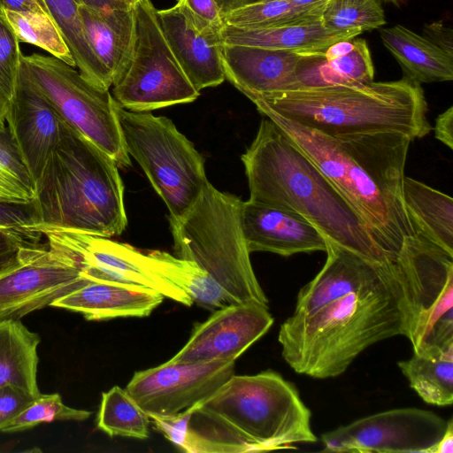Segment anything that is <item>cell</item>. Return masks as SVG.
Listing matches in <instances>:
<instances>
[{"label":"cell","mask_w":453,"mask_h":453,"mask_svg":"<svg viewBox=\"0 0 453 453\" xmlns=\"http://www.w3.org/2000/svg\"><path fill=\"white\" fill-rule=\"evenodd\" d=\"M293 141L354 207L377 246L392 260L414 236L403 199L410 136L375 132L327 136L262 111Z\"/></svg>","instance_id":"1"},{"label":"cell","mask_w":453,"mask_h":453,"mask_svg":"<svg viewBox=\"0 0 453 453\" xmlns=\"http://www.w3.org/2000/svg\"><path fill=\"white\" fill-rule=\"evenodd\" d=\"M311 411L280 373H234L196 404L180 450L252 452L296 449L316 442Z\"/></svg>","instance_id":"2"},{"label":"cell","mask_w":453,"mask_h":453,"mask_svg":"<svg viewBox=\"0 0 453 453\" xmlns=\"http://www.w3.org/2000/svg\"><path fill=\"white\" fill-rule=\"evenodd\" d=\"M249 200L294 211L332 243L376 265L390 259L354 207L313 161L269 118L242 155Z\"/></svg>","instance_id":"3"},{"label":"cell","mask_w":453,"mask_h":453,"mask_svg":"<svg viewBox=\"0 0 453 453\" xmlns=\"http://www.w3.org/2000/svg\"><path fill=\"white\" fill-rule=\"evenodd\" d=\"M398 334L403 335L399 291L386 262L372 285L310 316L288 318L278 341L296 372L328 379L342 374L369 346Z\"/></svg>","instance_id":"4"},{"label":"cell","mask_w":453,"mask_h":453,"mask_svg":"<svg viewBox=\"0 0 453 453\" xmlns=\"http://www.w3.org/2000/svg\"><path fill=\"white\" fill-rule=\"evenodd\" d=\"M39 223L104 237L120 234L127 219L124 185L113 158L64 122L58 143L35 182Z\"/></svg>","instance_id":"5"},{"label":"cell","mask_w":453,"mask_h":453,"mask_svg":"<svg viewBox=\"0 0 453 453\" xmlns=\"http://www.w3.org/2000/svg\"><path fill=\"white\" fill-rule=\"evenodd\" d=\"M247 97L259 112H273L327 136L399 132L414 140L426 136L432 129L424 91L406 77Z\"/></svg>","instance_id":"6"},{"label":"cell","mask_w":453,"mask_h":453,"mask_svg":"<svg viewBox=\"0 0 453 453\" xmlns=\"http://www.w3.org/2000/svg\"><path fill=\"white\" fill-rule=\"evenodd\" d=\"M242 201L206 184L192 207L179 218L169 216L176 257L205 270L232 303L268 307L242 234Z\"/></svg>","instance_id":"7"},{"label":"cell","mask_w":453,"mask_h":453,"mask_svg":"<svg viewBox=\"0 0 453 453\" xmlns=\"http://www.w3.org/2000/svg\"><path fill=\"white\" fill-rule=\"evenodd\" d=\"M414 353L453 345V256L417 234L388 261Z\"/></svg>","instance_id":"8"},{"label":"cell","mask_w":453,"mask_h":453,"mask_svg":"<svg viewBox=\"0 0 453 453\" xmlns=\"http://www.w3.org/2000/svg\"><path fill=\"white\" fill-rule=\"evenodd\" d=\"M117 115L129 157L141 165L169 216H182L209 182L203 156L170 119L119 104Z\"/></svg>","instance_id":"9"},{"label":"cell","mask_w":453,"mask_h":453,"mask_svg":"<svg viewBox=\"0 0 453 453\" xmlns=\"http://www.w3.org/2000/svg\"><path fill=\"white\" fill-rule=\"evenodd\" d=\"M21 70L61 119L110 155L118 167L131 165L110 90L88 81L73 66L38 53L21 58Z\"/></svg>","instance_id":"10"},{"label":"cell","mask_w":453,"mask_h":453,"mask_svg":"<svg viewBox=\"0 0 453 453\" xmlns=\"http://www.w3.org/2000/svg\"><path fill=\"white\" fill-rule=\"evenodd\" d=\"M134 42L130 58L112 83V96L126 110L145 112L195 101L190 83L161 30L150 0H136Z\"/></svg>","instance_id":"11"},{"label":"cell","mask_w":453,"mask_h":453,"mask_svg":"<svg viewBox=\"0 0 453 453\" xmlns=\"http://www.w3.org/2000/svg\"><path fill=\"white\" fill-rule=\"evenodd\" d=\"M448 420L436 413L400 408L358 418L321 435L326 452H423L438 442Z\"/></svg>","instance_id":"12"},{"label":"cell","mask_w":453,"mask_h":453,"mask_svg":"<svg viewBox=\"0 0 453 453\" xmlns=\"http://www.w3.org/2000/svg\"><path fill=\"white\" fill-rule=\"evenodd\" d=\"M47 246L67 257L90 280H110L147 287L165 297L191 306L183 291L151 272L131 245L88 233L50 229L42 232Z\"/></svg>","instance_id":"13"},{"label":"cell","mask_w":453,"mask_h":453,"mask_svg":"<svg viewBox=\"0 0 453 453\" xmlns=\"http://www.w3.org/2000/svg\"><path fill=\"white\" fill-rule=\"evenodd\" d=\"M88 281L67 257L39 243L19 263L0 272V322L51 306Z\"/></svg>","instance_id":"14"},{"label":"cell","mask_w":453,"mask_h":453,"mask_svg":"<svg viewBox=\"0 0 453 453\" xmlns=\"http://www.w3.org/2000/svg\"><path fill=\"white\" fill-rule=\"evenodd\" d=\"M234 360L165 363L134 372L127 391L148 415L172 416L211 396L234 373Z\"/></svg>","instance_id":"15"},{"label":"cell","mask_w":453,"mask_h":453,"mask_svg":"<svg viewBox=\"0 0 453 453\" xmlns=\"http://www.w3.org/2000/svg\"><path fill=\"white\" fill-rule=\"evenodd\" d=\"M268 307L233 303L215 311L196 325L186 344L170 360L176 363H209L236 360L272 326Z\"/></svg>","instance_id":"16"},{"label":"cell","mask_w":453,"mask_h":453,"mask_svg":"<svg viewBox=\"0 0 453 453\" xmlns=\"http://www.w3.org/2000/svg\"><path fill=\"white\" fill-rule=\"evenodd\" d=\"M163 35L193 87L201 89L222 83V29L190 12L179 3L157 11Z\"/></svg>","instance_id":"17"},{"label":"cell","mask_w":453,"mask_h":453,"mask_svg":"<svg viewBox=\"0 0 453 453\" xmlns=\"http://www.w3.org/2000/svg\"><path fill=\"white\" fill-rule=\"evenodd\" d=\"M5 124L35 182L60 140L64 121L21 69L5 106Z\"/></svg>","instance_id":"18"},{"label":"cell","mask_w":453,"mask_h":453,"mask_svg":"<svg viewBox=\"0 0 453 453\" xmlns=\"http://www.w3.org/2000/svg\"><path fill=\"white\" fill-rule=\"evenodd\" d=\"M241 225L250 253L266 251L289 257L327 249L328 240L318 228L287 209L242 201Z\"/></svg>","instance_id":"19"},{"label":"cell","mask_w":453,"mask_h":453,"mask_svg":"<svg viewBox=\"0 0 453 453\" xmlns=\"http://www.w3.org/2000/svg\"><path fill=\"white\" fill-rule=\"evenodd\" d=\"M300 58L284 50L226 43L222 49L225 77L246 96L291 90Z\"/></svg>","instance_id":"20"},{"label":"cell","mask_w":453,"mask_h":453,"mask_svg":"<svg viewBox=\"0 0 453 453\" xmlns=\"http://www.w3.org/2000/svg\"><path fill=\"white\" fill-rule=\"evenodd\" d=\"M327 257L320 272L303 286L293 317L313 314L328 303L374 283L380 275L376 265L357 253L328 241Z\"/></svg>","instance_id":"21"},{"label":"cell","mask_w":453,"mask_h":453,"mask_svg":"<svg viewBox=\"0 0 453 453\" xmlns=\"http://www.w3.org/2000/svg\"><path fill=\"white\" fill-rule=\"evenodd\" d=\"M165 296L141 285L90 280L56 300L51 306L81 313L87 320L147 317Z\"/></svg>","instance_id":"22"},{"label":"cell","mask_w":453,"mask_h":453,"mask_svg":"<svg viewBox=\"0 0 453 453\" xmlns=\"http://www.w3.org/2000/svg\"><path fill=\"white\" fill-rule=\"evenodd\" d=\"M321 16H312L258 28H240L225 24L224 43L295 51L299 54L320 50L342 40L361 35L326 27Z\"/></svg>","instance_id":"23"},{"label":"cell","mask_w":453,"mask_h":453,"mask_svg":"<svg viewBox=\"0 0 453 453\" xmlns=\"http://www.w3.org/2000/svg\"><path fill=\"white\" fill-rule=\"evenodd\" d=\"M78 12L86 39L110 72L113 83L132 53L135 35L134 6L98 9L79 5Z\"/></svg>","instance_id":"24"},{"label":"cell","mask_w":453,"mask_h":453,"mask_svg":"<svg viewBox=\"0 0 453 453\" xmlns=\"http://www.w3.org/2000/svg\"><path fill=\"white\" fill-rule=\"evenodd\" d=\"M380 36L407 79L419 85L453 80V56L424 36L402 25L380 28Z\"/></svg>","instance_id":"25"},{"label":"cell","mask_w":453,"mask_h":453,"mask_svg":"<svg viewBox=\"0 0 453 453\" xmlns=\"http://www.w3.org/2000/svg\"><path fill=\"white\" fill-rule=\"evenodd\" d=\"M403 199L415 234L453 256L452 197L404 176Z\"/></svg>","instance_id":"26"},{"label":"cell","mask_w":453,"mask_h":453,"mask_svg":"<svg viewBox=\"0 0 453 453\" xmlns=\"http://www.w3.org/2000/svg\"><path fill=\"white\" fill-rule=\"evenodd\" d=\"M374 67L365 39L342 56L326 59L316 52L301 54L291 90L333 85H352L373 81Z\"/></svg>","instance_id":"27"},{"label":"cell","mask_w":453,"mask_h":453,"mask_svg":"<svg viewBox=\"0 0 453 453\" xmlns=\"http://www.w3.org/2000/svg\"><path fill=\"white\" fill-rule=\"evenodd\" d=\"M140 259L151 272L186 293L204 309L215 311L233 304L216 280L193 261L162 250L140 251Z\"/></svg>","instance_id":"28"},{"label":"cell","mask_w":453,"mask_h":453,"mask_svg":"<svg viewBox=\"0 0 453 453\" xmlns=\"http://www.w3.org/2000/svg\"><path fill=\"white\" fill-rule=\"evenodd\" d=\"M40 342L38 334L20 320L0 322V388L12 385L35 396L41 394L37 383Z\"/></svg>","instance_id":"29"},{"label":"cell","mask_w":453,"mask_h":453,"mask_svg":"<svg viewBox=\"0 0 453 453\" xmlns=\"http://www.w3.org/2000/svg\"><path fill=\"white\" fill-rule=\"evenodd\" d=\"M411 388L426 403L448 406L453 403V345L414 353L398 362Z\"/></svg>","instance_id":"30"},{"label":"cell","mask_w":453,"mask_h":453,"mask_svg":"<svg viewBox=\"0 0 453 453\" xmlns=\"http://www.w3.org/2000/svg\"><path fill=\"white\" fill-rule=\"evenodd\" d=\"M43 1L80 73L95 87L109 90L112 86L111 75L86 39L78 12L79 4L74 0Z\"/></svg>","instance_id":"31"},{"label":"cell","mask_w":453,"mask_h":453,"mask_svg":"<svg viewBox=\"0 0 453 453\" xmlns=\"http://www.w3.org/2000/svg\"><path fill=\"white\" fill-rule=\"evenodd\" d=\"M149 415L127 389L112 387L102 394L97 428L113 436L144 440L149 437Z\"/></svg>","instance_id":"32"},{"label":"cell","mask_w":453,"mask_h":453,"mask_svg":"<svg viewBox=\"0 0 453 453\" xmlns=\"http://www.w3.org/2000/svg\"><path fill=\"white\" fill-rule=\"evenodd\" d=\"M329 0L311 6L286 0H255L224 14L225 24L240 28L271 27L294 19L322 15Z\"/></svg>","instance_id":"33"},{"label":"cell","mask_w":453,"mask_h":453,"mask_svg":"<svg viewBox=\"0 0 453 453\" xmlns=\"http://www.w3.org/2000/svg\"><path fill=\"white\" fill-rule=\"evenodd\" d=\"M19 42L30 43L48 51L52 57L75 67L65 40L47 14L1 11Z\"/></svg>","instance_id":"34"},{"label":"cell","mask_w":453,"mask_h":453,"mask_svg":"<svg viewBox=\"0 0 453 453\" xmlns=\"http://www.w3.org/2000/svg\"><path fill=\"white\" fill-rule=\"evenodd\" d=\"M34 198L35 182L5 125L0 128V200L30 202Z\"/></svg>","instance_id":"35"},{"label":"cell","mask_w":453,"mask_h":453,"mask_svg":"<svg viewBox=\"0 0 453 453\" xmlns=\"http://www.w3.org/2000/svg\"><path fill=\"white\" fill-rule=\"evenodd\" d=\"M321 20L329 29L361 34L386 24L384 11L378 0H329Z\"/></svg>","instance_id":"36"},{"label":"cell","mask_w":453,"mask_h":453,"mask_svg":"<svg viewBox=\"0 0 453 453\" xmlns=\"http://www.w3.org/2000/svg\"><path fill=\"white\" fill-rule=\"evenodd\" d=\"M91 412L65 405L58 393L40 394L32 403L12 419L3 433H17L31 429L42 423L58 420L84 421Z\"/></svg>","instance_id":"37"},{"label":"cell","mask_w":453,"mask_h":453,"mask_svg":"<svg viewBox=\"0 0 453 453\" xmlns=\"http://www.w3.org/2000/svg\"><path fill=\"white\" fill-rule=\"evenodd\" d=\"M19 41L0 14V100L5 104L12 97L21 69Z\"/></svg>","instance_id":"38"},{"label":"cell","mask_w":453,"mask_h":453,"mask_svg":"<svg viewBox=\"0 0 453 453\" xmlns=\"http://www.w3.org/2000/svg\"><path fill=\"white\" fill-rule=\"evenodd\" d=\"M39 233L0 229V272L19 263L40 243Z\"/></svg>","instance_id":"39"},{"label":"cell","mask_w":453,"mask_h":453,"mask_svg":"<svg viewBox=\"0 0 453 453\" xmlns=\"http://www.w3.org/2000/svg\"><path fill=\"white\" fill-rule=\"evenodd\" d=\"M38 223L39 216L34 200L30 202L0 200V229L36 233L34 229Z\"/></svg>","instance_id":"40"},{"label":"cell","mask_w":453,"mask_h":453,"mask_svg":"<svg viewBox=\"0 0 453 453\" xmlns=\"http://www.w3.org/2000/svg\"><path fill=\"white\" fill-rule=\"evenodd\" d=\"M37 396L12 385L0 388V432Z\"/></svg>","instance_id":"41"},{"label":"cell","mask_w":453,"mask_h":453,"mask_svg":"<svg viewBox=\"0 0 453 453\" xmlns=\"http://www.w3.org/2000/svg\"><path fill=\"white\" fill-rule=\"evenodd\" d=\"M196 404L172 416L149 415V417L155 428L180 449L186 437L190 417Z\"/></svg>","instance_id":"42"},{"label":"cell","mask_w":453,"mask_h":453,"mask_svg":"<svg viewBox=\"0 0 453 453\" xmlns=\"http://www.w3.org/2000/svg\"><path fill=\"white\" fill-rule=\"evenodd\" d=\"M196 17L219 27H224V14L216 0H178Z\"/></svg>","instance_id":"43"},{"label":"cell","mask_w":453,"mask_h":453,"mask_svg":"<svg viewBox=\"0 0 453 453\" xmlns=\"http://www.w3.org/2000/svg\"><path fill=\"white\" fill-rule=\"evenodd\" d=\"M424 37L438 48L453 56V30L441 21H434L423 27Z\"/></svg>","instance_id":"44"},{"label":"cell","mask_w":453,"mask_h":453,"mask_svg":"<svg viewBox=\"0 0 453 453\" xmlns=\"http://www.w3.org/2000/svg\"><path fill=\"white\" fill-rule=\"evenodd\" d=\"M434 135L449 149H453V107L450 106L435 119Z\"/></svg>","instance_id":"45"},{"label":"cell","mask_w":453,"mask_h":453,"mask_svg":"<svg viewBox=\"0 0 453 453\" xmlns=\"http://www.w3.org/2000/svg\"><path fill=\"white\" fill-rule=\"evenodd\" d=\"M35 12L50 15L43 0H0V12Z\"/></svg>","instance_id":"46"},{"label":"cell","mask_w":453,"mask_h":453,"mask_svg":"<svg viewBox=\"0 0 453 453\" xmlns=\"http://www.w3.org/2000/svg\"><path fill=\"white\" fill-rule=\"evenodd\" d=\"M79 5L98 9L131 8L134 0H74Z\"/></svg>","instance_id":"47"},{"label":"cell","mask_w":453,"mask_h":453,"mask_svg":"<svg viewBox=\"0 0 453 453\" xmlns=\"http://www.w3.org/2000/svg\"><path fill=\"white\" fill-rule=\"evenodd\" d=\"M453 451V419L448 420V426L441 438L434 444L428 453H452Z\"/></svg>","instance_id":"48"},{"label":"cell","mask_w":453,"mask_h":453,"mask_svg":"<svg viewBox=\"0 0 453 453\" xmlns=\"http://www.w3.org/2000/svg\"><path fill=\"white\" fill-rule=\"evenodd\" d=\"M255 0H216L223 14Z\"/></svg>","instance_id":"49"},{"label":"cell","mask_w":453,"mask_h":453,"mask_svg":"<svg viewBox=\"0 0 453 453\" xmlns=\"http://www.w3.org/2000/svg\"><path fill=\"white\" fill-rule=\"evenodd\" d=\"M295 5L298 6H311L316 4L323 0H286Z\"/></svg>","instance_id":"50"},{"label":"cell","mask_w":453,"mask_h":453,"mask_svg":"<svg viewBox=\"0 0 453 453\" xmlns=\"http://www.w3.org/2000/svg\"><path fill=\"white\" fill-rule=\"evenodd\" d=\"M5 125V104L0 100V128Z\"/></svg>","instance_id":"51"},{"label":"cell","mask_w":453,"mask_h":453,"mask_svg":"<svg viewBox=\"0 0 453 453\" xmlns=\"http://www.w3.org/2000/svg\"><path fill=\"white\" fill-rule=\"evenodd\" d=\"M385 2H388V3H392V4H398L400 3H403L404 2L405 0H384Z\"/></svg>","instance_id":"52"},{"label":"cell","mask_w":453,"mask_h":453,"mask_svg":"<svg viewBox=\"0 0 453 453\" xmlns=\"http://www.w3.org/2000/svg\"><path fill=\"white\" fill-rule=\"evenodd\" d=\"M354 1H366V0H354Z\"/></svg>","instance_id":"53"},{"label":"cell","mask_w":453,"mask_h":453,"mask_svg":"<svg viewBox=\"0 0 453 453\" xmlns=\"http://www.w3.org/2000/svg\"><path fill=\"white\" fill-rule=\"evenodd\" d=\"M134 1H136V0H134Z\"/></svg>","instance_id":"54"}]
</instances>
